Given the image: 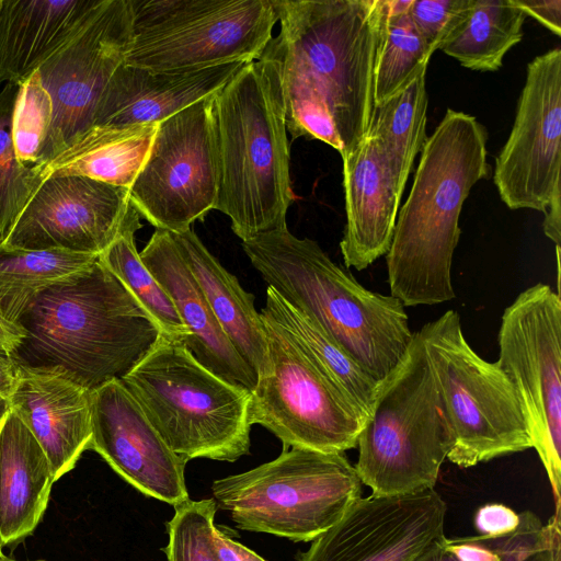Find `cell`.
<instances>
[{"instance_id": "cell-17", "label": "cell", "mask_w": 561, "mask_h": 561, "mask_svg": "<svg viewBox=\"0 0 561 561\" xmlns=\"http://www.w3.org/2000/svg\"><path fill=\"white\" fill-rule=\"evenodd\" d=\"M447 504L435 489L360 497L298 561H413L445 536Z\"/></svg>"}, {"instance_id": "cell-25", "label": "cell", "mask_w": 561, "mask_h": 561, "mask_svg": "<svg viewBox=\"0 0 561 561\" xmlns=\"http://www.w3.org/2000/svg\"><path fill=\"white\" fill-rule=\"evenodd\" d=\"M171 234L220 327L259 378L267 364V337L254 296L243 289L191 228Z\"/></svg>"}, {"instance_id": "cell-13", "label": "cell", "mask_w": 561, "mask_h": 561, "mask_svg": "<svg viewBox=\"0 0 561 561\" xmlns=\"http://www.w3.org/2000/svg\"><path fill=\"white\" fill-rule=\"evenodd\" d=\"M213 96L161 122L129 187V202L156 229L180 233L215 209L219 170Z\"/></svg>"}, {"instance_id": "cell-24", "label": "cell", "mask_w": 561, "mask_h": 561, "mask_svg": "<svg viewBox=\"0 0 561 561\" xmlns=\"http://www.w3.org/2000/svg\"><path fill=\"white\" fill-rule=\"evenodd\" d=\"M50 462L26 425L10 411L0 430V542L18 543L42 519L55 482Z\"/></svg>"}, {"instance_id": "cell-39", "label": "cell", "mask_w": 561, "mask_h": 561, "mask_svg": "<svg viewBox=\"0 0 561 561\" xmlns=\"http://www.w3.org/2000/svg\"><path fill=\"white\" fill-rule=\"evenodd\" d=\"M516 5L526 14L538 20L543 26L561 36V1L514 0Z\"/></svg>"}, {"instance_id": "cell-23", "label": "cell", "mask_w": 561, "mask_h": 561, "mask_svg": "<svg viewBox=\"0 0 561 561\" xmlns=\"http://www.w3.org/2000/svg\"><path fill=\"white\" fill-rule=\"evenodd\" d=\"M99 0H0V84H21L72 35Z\"/></svg>"}, {"instance_id": "cell-2", "label": "cell", "mask_w": 561, "mask_h": 561, "mask_svg": "<svg viewBox=\"0 0 561 561\" xmlns=\"http://www.w3.org/2000/svg\"><path fill=\"white\" fill-rule=\"evenodd\" d=\"M16 323L25 335L9 356L20 368L57 374L89 391L124 378L162 335L100 260L38 294Z\"/></svg>"}, {"instance_id": "cell-29", "label": "cell", "mask_w": 561, "mask_h": 561, "mask_svg": "<svg viewBox=\"0 0 561 561\" xmlns=\"http://www.w3.org/2000/svg\"><path fill=\"white\" fill-rule=\"evenodd\" d=\"M525 18L514 0H474L440 49L462 67L495 71L505 54L522 41Z\"/></svg>"}, {"instance_id": "cell-21", "label": "cell", "mask_w": 561, "mask_h": 561, "mask_svg": "<svg viewBox=\"0 0 561 561\" xmlns=\"http://www.w3.org/2000/svg\"><path fill=\"white\" fill-rule=\"evenodd\" d=\"M342 160L346 225L340 249L345 266L362 271L387 254L402 193L373 137Z\"/></svg>"}, {"instance_id": "cell-32", "label": "cell", "mask_w": 561, "mask_h": 561, "mask_svg": "<svg viewBox=\"0 0 561 561\" xmlns=\"http://www.w3.org/2000/svg\"><path fill=\"white\" fill-rule=\"evenodd\" d=\"M432 55L409 13H390L388 8L385 41L375 72L376 107L427 69Z\"/></svg>"}, {"instance_id": "cell-46", "label": "cell", "mask_w": 561, "mask_h": 561, "mask_svg": "<svg viewBox=\"0 0 561 561\" xmlns=\"http://www.w3.org/2000/svg\"><path fill=\"white\" fill-rule=\"evenodd\" d=\"M0 561H20V560H15V559L9 558V557H7V556H4V554H3V556L0 558ZM35 561H45V560H35Z\"/></svg>"}, {"instance_id": "cell-18", "label": "cell", "mask_w": 561, "mask_h": 561, "mask_svg": "<svg viewBox=\"0 0 561 561\" xmlns=\"http://www.w3.org/2000/svg\"><path fill=\"white\" fill-rule=\"evenodd\" d=\"M90 448L140 493L173 506L190 500L186 461L162 439L121 380L91 392Z\"/></svg>"}, {"instance_id": "cell-12", "label": "cell", "mask_w": 561, "mask_h": 561, "mask_svg": "<svg viewBox=\"0 0 561 561\" xmlns=\"http://www.w3.org/2000/svg\"><path fill=\"white\" fill-rule=\"evenodd\" d=\"M495 362L514 386L561 507V299L542 283L520 291L502 314Z\"/></svg>"}, {"instance_id": "cell-30", "label": "cell", "mask_w": 561, "mask_h": 561, "mask_svg": "<svg viewBox=\"0 0 561 561\" xmlns=\"http://www.w3.org/2000/svg\"><path fill=\"white\" fill-rule=\"evenodd\" d=\"M425 75L426 69L394 96L376 107L368 134L377 141L401 193L404 191L414 159L427 139L428 98Z\"/></svg>"}, {"instance_id": "cell-14", "label": "cell", "mask_w": 561, "mask_h": 561, "mask_svg": "<svg viewBox=\"0 0 561 561\" xmlns=\"http://www.w3.org/2000/svg\"><path fill=\"white\" fill-rule=\"evenodd\" d=\"M130 0H99L72 35L39 67L54 115L44 167L92 126L100 99L124 62L131 39Z\"/></svg>"}, {"instance_id": "cell-8", "label": "cell", "mask_w": 561, "mask_h": 561, "mask_svg": "<svg viewBox=\"0 0 561 561\" xmlns=\"http://www.w3.org/2000/svg\"><path fill=\"white\" fill-rule=\"evenodd\" d=\"M363 483L344 453L283 449L272 461L215 480L217 507L238 528L313 541L362 497Z\"/></svg>"}, {"instance_id": "cell-15", "label": "cell", "mask_w": 561, "mask_h": 561, "mask_svg": "<svg viewBox=\"0 0 561 561\" xmlns=\"http://www.w3.org/2000/svg\"><path fill=\"white\" fill-rule=\"evenodd\" d=\"M493 180L511 209L545 213L561 191V49L527 66L512 131L495 159Z\"/></svg>"}, {"instance_id": "cell-44", "label": "cell", "mask_w": 561, "mask_h": 561, "mask_svg": "<svg viewBox=\"0 0 561 561\" xmlns=\"http://www.w3.org/2000/svg\"><path fill=\"white\" fill-rule=\"evenodd\" d=\"M446 536L432 542L413 561H458L446 543Z\"/></svg>"}, {"instance_id": "cell-27", "label": "cell", "mask_w": 561, "mask_h": 561, "mask_svg": "<svg viewBox=\"0 0 561 561\" xmlns=\"http://www.w3.org/2000/svg\"><path fill=\"white\" fill-rule=\"evenodd\" d=\"M261 314L288 332L368 419L379 382L330 334L268 286Z\"/></svg>"}, {"instance_id": "cell-11", "label": "cell", "mask_w": 561, "mask_h": 561, "mask_svg": "<svg viewBox=\"0 0 561 561\" xmlns=\"http://www.w3.org/2000/svg\"><path fill=\"white\" fill-rule=\"evenodd\" d=\"M262 319L267 364L250 393L251 425L267 428L283 449L345 453L355 448L365 415L288 332Z\"/></svg>"}, {"instance_id": "cell-40", "label": "cell", "mask_w": 561, "mask_h": 561, "mask_svg": "<svg viewBox=\"0 0 561 561\" xmlns=\"http://www.w3.org/2000/svg\"><path fill=\"white\" fill-rule=\"evenodd\" d=\"M213 539L221 561H266L245 546L234 541L217 527L214 529Z\"/></svg>"}, {"instance_id": "cell-47", "label": "cell", "mask_w": 561, "mask_h": 561, "mask_svg": "<svg viewBox=\"0 0 561 561\" xmlns=\"http://www.w3.org/2000/svg\"><path fill=\"white\" fill-rule=\"evenodd\" d=\"M2 548H3V547H2V545H1V542H0V558L3 556Z\"/></svg>"}, {"instance_id": "cell-20", "label": "cell", "mask_w": 561, "mask_h": 561, "mask_svg": "<svg viewBox=\"0 0 561 561\" xmlns=\"http://www.w3.org/2000/svg\"><path fill=\"white\" fill-rule=\"evenodd\" d=\"M245 62L190 72H158L122 64L96 106L92 126L158 125L217 93Z\"/></svg>"}, {"instance_id": "cell-38", "label": "cell", "mask_w": 561, "mask_h": 561, "mask_svg": "<svg viewBox=\"0 0 561 561\" xmlns=\"http://www.w3.org/2000/svg\"><path fill=\"white\" fill-rule=\"evenodd\" d=\"M474 526L481 536L501 538L512 534L519 525V514L499 503L480 506L474 514Z\"/></svg>"}, {"instance_id": "cell-7", "label": "cell", "mask_w": 561, "mask_h": 561, "mask_svg": "<svg viewBox=\"0 0 561 561\" xmlns=\"http://www.w3.org/2000/svg\"><path fill=\"white\" fill-rule=\"evenodd\" d=\"M454 445L450 423L417 331L396 368L379 382L357 439L355 469L379 496L434 489Z\"/></svg>"}, {"instance_id": "cell-33", "label": "cell", "mask_w": 561, "mask_h": 561, "mask_svg": "<svg viewBox=\"0 0 561 561\" xmlns=\"http://www.w3.org/2000/svg\"><path fill=\"white\" fill-rule=\"evenodd\" d=\"M18 92L15 83H5L0 91V245L43 182L33 168L20 162L13 145L12 115Z\"/></svg>"}, {"instance_id": "cell-37", "label": "cell", "mask_w": 561, "mask_h": 561, "mask_svg": "<svg viewBox=\"0 0 561 561\" xmlns=\"http://www.w3.org/2000/svg\"><path fill=\"white\" fill-rule=\"evenodd\" d=\"M474 0H412L409 15L430 50L440 49L466 19Z\"/></svg>"}, {"instance_id": "cell-43", "label": "cell", "mask_w": 561, "mask_h": 561, "mask_svg": "<svg viewBox=\"0 0 561 561\" xmlns=\"http://www.w3.org/2000/svg\"><path fill=\"white\" fill-rule=\"evenodd\" d=\"M20 378V367L12 358L0 352V396L9 399Z\"/></svg>"}, {"instance_id": "cell-5", "label": "cell", "mask_w": 561, "mask_h": 561, "mask_svg": "<svg viewBox=\"0 0 561 561\" xmlns=\"http://www.w3.org/2000/svg\"><path fill=\"white\" fill-rule=\"evenodd\" d=\"M219 185L216 210L245 241L286 225L295 195L276 67L245 64L213 96Z\"/></svg>"}, {"instance_id": "cell-3", "label": "cell", "mask_w": 561, "mask_h": 561, "mask_svg": "<svg viewBox=\"0 0 561 561\" xmlns=\"http://www.w3.org/2000/svg\"><path fill=\"white\" fill-rule=\"evenodd\" d=\"M486 140L474 116L448 108L423 146L386 254L391 296L404 307L456 296L451 264L461 233L459 217L471 188L490 174Z\"/></svg>"}, {"instance_id": "cell-1", "label": "cell", "mask_w": 561, "mask_h": 561, "mask_svg": "<svg viewBox=\"0 0 561 561\" xmlns=\"http://www.w3.org/2000/svg\"><path fill=\"white\" fill-rule=\"evenodd\" d=\"M279 32L259 59L277 70L287 133L346 157L368 136L388 0H273Z\"/></svg>"}, {"instance_id": "cell-35", "label": "cell", "mask_w": 561, "mask_h": 561, "mask_svg": "<svg viewBox=\"0 0 561 561\" xmlns=\"http://www.w3.org/2000/svg\"><path fill=\"white\" fill-rule=\"evenodd\" d=\"M174 508L173 517L167 523L169 540L163 548L167 560L221 561L213 539L215 500H188Z\"/></svg>"}, {"instance_id": "cell-45", "label": "cell", "mask_w": 561, "mask_h": 561, "mask_svg": "<svg viewBox=\"0 0 561 561\" xmlns=\"http://www.w3.org/2000/svg\"><path fill=\"white\" fill-rule=\"evenodd\" d=\"M10 411H11V407H10L9 399L0 396V430H1L2 424Z\"/></svg>"}, {"instance_id": "cell-36", "label": "cell", "mask_w": 561, "mask_h": 561, "mask_svg": "<svg viewBox=\"0 0 561 561\" xmlns=\"http://www.w3.org/2000/svg\"><path fill=\"white\" fill-rule=\"evenodd\" d=\"M560 516L554 513L542 524L531 511H524L512 534L501 538L483 537L500 561H561Z\"/></svg>"}, {"instance_id": "cell-26", "label": "cell", "mask_w": 561, "mask_h": 561, "mask_svg": "<svg viewBox=\"0 0 561 561\" xmlns=\"http://www.w3.org/2000/svg\"><path fill=\"white\" fill-rule=\"evenodd\" d=\"M158 125L91 126L50 162L33 169L42 181L80 175L129 190L149 154Z\"/></svg>"}, {"instance_id": "cell-9", "label": "cell", "mask_w": 561, "mask_h": 561, "mask_svg": "<svg viewBox=\"0 0 561 561\" xmlns=\"http://www.w3.org/2000/svg\"><path fill=\"white\" fill-rule=\"evenodd\" d=\"M454 436L447 459L460 468L533 448L511 380L467 342L449 309L419 330Z\"/></svg>"}, {"instance_id": "cell-4", "label": "cell", "mask_w": 561, "mask_h": 561, "mask_svg": "<svg viewBox=\"0 0 561 561\" xmlns=\"http://www.w3.org/2000/svg\"><path fill=\"white\" fill-rule=\"evenodd\" d=\"M267 286L316 321L380 382L400 363L413 333L402 302L371 291L309 238L287 227L242 241Z\"/></svg>"}, {"instance_id": "cell-31", "label": "cell", "mask_w": 561, "mask_h": 561, "mask_svg": "<svg viewBox=\"0 0 561 561\" xmlns=\"http://www.w3.org/2000/svg\"><path fill=\"white\" fill-rule=\"evenodd\" d=\"M139 214L130 206L124 228L99 255V260L122 282L150 314L163 335L184 341L190 332L182 322L171 298L142 262L135 243L141 228Z\"/></svg>"}, {"instance_id": "cell-42", "label": "cell", "mask_w": 561, "mask_h": 561, "mask_svg": "<svg viewBox=\"0 0 561 561\" xmlns=\"http://www.w3.org/2000/svg\"><path fill=\"white\" fill-rule=\"evenodd\" d=\"M24 335L23 329L10 321L0 309V352L10 355L21 344Z\"/></svg>"}, {"instance_id": "cell-6", "label": "cell", "mask_w": 561, "mask_h": 561, "mask_svg": "<svg viewBox=\"0 0 561 561\" xmlns=\"http://www.w3.org/2000/svg\"><path fill=\"white\" fill-rule=\"evenodd\" d=\"M184 461H236L251 447L250 393L203 366L182 340L161 335L121 379Z\"/></svg>"}, {"instance_id": "cell-19", "label": "cell", "mask_w": 561, "mask_h": 561, "mask_svg": "<svg viewBox=\"0 0 561 561\" xmlns=\"http://www.w3.org/2000/svg\"><path fill=\"white\" fill-rule=\"evenodd\" d=\"M139 254L188 330L190 336L182 342L193 356L215 375L252 391L257 376L220 327L172 234L156 229Z\"/></svg>"}, {"instance_id": "cell-22", "label": "cell", "mask_w": 561, "mask_h": 561, "mask_svg": "<svg viewBox=\"0 0 561 561\" xmlns=\"http://www.w3.org/2000/svg\"><path fill=\"white\" fill-rule=\"evenodd\" d=\"M91 392L60 375L20 368L11 411L37 439L56 481L90 448Z\"/></svg>"}, {"instance_id": "cell-28", "label": "cell", "mask_w": 561, "mask_h": 561, "mask_svg": "<svg viewBox=\"0 0 561 561\" xmlns=\"http://www.w3.org/2000/svg\"><path fill=\"white\" fill-rule=\"evenodd\" d=\"M99 255L0 245V309L12 322L48 287L91 268Z\"/></svg>"}, {"instance_id": "cell-41", "label": "cell", "mask_w": 561, "mask_h": 561, "mask_svg": "<svg viewBox=\"0 0 561 561\" xmlns=\"http://www.w3.org/2000/svg\"><path fill=\"white\" fill-rule=\"evenodd\" d=\"M543 232L545 234L554 242L556 245L560 247L561 241V191L556 193L549 203L543 219Z\"/></svg>"}, {"instance_id": "cell-10", "label": "cell", "mask_w": 561, "mask_h": 561, "mask_svg": "<svg viewBox=\"0 0 561 561\" xmlns=\"http://www.w3.org/2000/svg\"><path fill=\"white\" fill-rule=\"evenodd\" d=\"M131 39L124 64L190 72L251 62L272 39L273 0H130Z\"/></svg>"}, {"instance_id": "cell-16", "label": "cell", "mask_w": 561, "mask_h": 561, "mask_svg": "<svg viewBox=\"0 0 561 561\" xmlns=\"http://www.w3.org/2000/svg\"><path fill=\"white\" fill-rule=\"evenodd\" d=\"M129 190L80 175L43 181L1 245L100 255L121 233Z\"/></svg>"}, {"instance_id": "cell-34", "label": "cell", "mask_w": 561, "mask_h": 561, "mask_svg": "<svg viewBox=\"0 0 561 561\" xmlns=\"http://www.w3.org/2000/svg\"><path fill=\"white\" fill-rule=\"evenodd\" d=\"M50 94L38 70L19 84L12 115V140L20 162L38 167L53 123Z\"/></svg>"}]
</instances>
